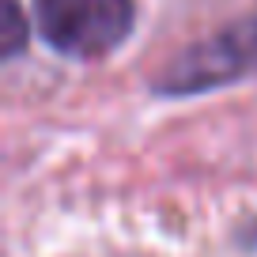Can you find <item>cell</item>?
<instances>
[{"label": "cell", "mask_w": 257, "mask_h": 257, "mask_svg": "<svg viewBox=\"0 0 257 257\" xmlns=\"http://www.w3.org/2000/svg\"><path fill=\"white\" fill-rule=\"evenodd\" d=\"M253 72H257V12L208 34L204 42L185 46L159 72L155 91H163V95H197V91L227 87V83Z\"/></svg>", "instance_id": "cell-2"}, {"label": "cell", "mask_w": 257, "mask_h": 257, "mask_svg": "<svg viewBox=\"0 0 257 257\" xmlns=\"http://www.w3.org/2000/svg\"><path fill=\"white\" fill-rule=\"evenodd\" d=\"M27 31L31 27H27L19 4L16 0H4V23H0V49H4V57H16L27 46Z\"/></svg>", "instance_id": "cell-3"}, {"label": "cell", "mask_w": 257, "mask_h": 257, "mask_svg": "<svg viewBox=\"0 0 257 257\" xmlns=\"http://www.w3.org/2000/svg\"><path fill=\"white\" fill-rule=\"evenodd\" d=\"M34 23L49 49L76 61L113 53L137 27L133 0H34Z\"/></svg>", "instance_id": "cell-1"}]
</instances>
